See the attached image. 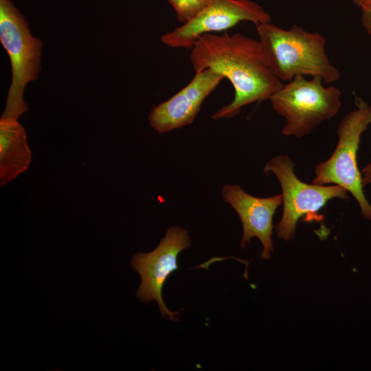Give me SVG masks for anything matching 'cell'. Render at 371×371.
Wrapping results in <instances>:
<instances>
[{
    "label": "cell",
    "mask_w": 371,
    "mask_h": 371,
    "mask_svg": "<svg viewBox=\"0 0 371 371\" xmlns=\"http://www.w3.org/2000/svg\"><path fill=\"white\" fill-rule=\"evenodd\" d=\"M190 61L195 72L210 69L234 89V100L213 120L232 118L247 104L269 100L284 85L271 70L259 41L239 33L202 36L191 48Z\"/></svg>",
    "instance_id": "1"
},
{
    "label": "cell",
    "mask_w": 371,
    "mask_h": 371,
    "mask_svg": "<svg viewBox=\"0 0 371 371\" xmlns=\"http://www.w3.org/2000/svg\"><path fill=\"white\" fill-rule=\"evenodd\" d=\"M259 42L275 76L290 81L297 76L319 77L333 83L340 77L339 70L326 53V40L317 32H308L293 25L284 30L270 22L256 25Z\"/></svg>",
    "instance_id": "2"
},
{
    "label": "cell",
    "mask_w": 371,
    "mask_h": 371,
    "mask_svg": "<svg viewBox=\"0 0 371 371\" xmlns=\"http://www.w3.org/2000/svg\"><path fill=\"white\" fill-rule=\"evenodd\" d=\"M355 104L356 108L339 123V139L333 153L326 161L315 166L312 183L342 186L356 199L363 218L371 220V204L364 194L357 163L361 136L371 124V105L358 96L355 98Z\"/></svg>",
    "instance_id": "3"
},
{
    "label": "cell",
    "mask_w": 371,
    "mask_h": 371,
    "mask_svg": "<svg viewBox=\"0 0 371 371\" xmlns=\"http://www.w3.org/2000/svg\"><path fill=\"white\" fill-rule=\"evenodd\" d=\"M0 41L12 65V78L1 120H18L28 108L23 91L37 78L42 42L31 35L28 24L12 0H0Z\"/></svg>",
    "instance_id": "4"
},
{
    "label": "cell",
    "mask_w": 371,
    "mask_h": 371,
    "mask_svg": "<svg viewBox=\"0 0 371 371\" xmlns=\"http://www.w3.org/2000/svg\"><path fill=\"white\" fill-rule=\"evenodd\" d=\"M322 82L319 77L307 80L297 76L271 96L273 110L286 120L284 135L301 138L338 113L341 91L333 86L326 87Z\"/></svg>",
    "instance_id": "5"
},
{
    "label": "cell",
    "mask_w": 371,
    "mask_h": 371,
    "mask_svg": "<svg viewBox=\"0 0 371 371\" xmlns=\"http://www.w3.org/2000/svg\"><path fill=\"white\" fill-rule=\"evenodd\" d=\"M295 163L288 155H278L267 161L263 172L273 173L280 184L283 203L281 220L276 226L277 236L290 240L295 236L298 221L306 216L317 218V213L333 199L348 200V192L342 186L308 184L294 172Z\"/></svg>",
    "instance_id": "6"
},
{
    "label": "cell",
    "mask_w": 371,
    "mask_h": 371,
    "mask_svg": "<svg viewBox=\"0 0 371 371\" xmlns=\"http://www.w3.org/2000/svg\"><path fill=\"white\" fill-rule=\"evenodd\" d=\"M190 245L188 232L179 226L171 227L154 250L135 254L131 262L142 280L137 298L146 303L155 300L162 317L174 322L178 321L176 315L179 312L167 308L163 300L162 289L170 274L178 269V255Z\"/></svg>",
    "instance_id": "7"
},
{
    "label": "cell",
    "mask_w": 371,
    "mask_h": 371,
    "mask_svg": "<svg viewBox=\"0 0 371 371\" xmlns=\"http://www.w3.org/2000/svg\"><path fill=\"white\" fill-rule=\"evenodd\" d=\"M270 22L264 9L251 0H211L197 14L164 34L161 42L173 48L191 49L202 36L227 30L241 21Z\"/></svg>",
    "instance_id": "8"
},
{
    "label": "cell",
    "mask_w": 371,
    "mask_h": 371,
    "mask_svg": "<svg viewBox=\"0 0 371 371\" xmlns=\"http://www.w3.org/2000/svg\"><path fill=\"white\" fill-rule=\"evenodd\" d=\"M223 78L210 69L196 72L186 87L151 110L148 116L150 126L159 133H164L191 124L204 100Z\"/></svg>",
    "instance_id": "9"
},
{
    "label": "cell",
    "mask_w": 371,
    "mask_h": 371,
    "mask_svg": "<svg viewBox=\"0 0 371 371\" xmlns=\"http://www.w3.org/2000/svg\"><path fill=\"white\" fill-rule=\"evenodd\" d=\"M222 196L238 214L243 225L240 247L245 248L249 240L256 237L262 245L260 256L267 260L274 251L271 238L273 218L282 203V194L260 198L249 194L238 185H225Z\"/></svg>",
    "instance_id": "10"
},
{
    "label": "cell",
    "mask_w": 371,
    "mask_h": 371,
    "mask_svg": "<svg viewBox=\"0 0 371 371\" xmlns=\"http://www.w3.org/2000/svg\"><path fill=\"white\" fill-rule=\"evenodd\" d=\"M31 159L25 128L18 120H0V186L24 172Z\"/></svg>",
    "instance_id": "11"
},
{
    "label": "cell",
    "mask_w": 371,
    "mask_h": 371,
    "mask_svg": "<svg viewBox=\"0 0 371 371\" xmlns=\"http://www.w3.org/2000/svg\"><path fill=\"white\" fill-rule=\"evenodd\" d=\"M176 12L177 19L183 23L205 8L211 0H167Z\"/></svg>",
    "instance_id": "12"
},
{
    "label": "cell",
    "mask_w": 371,
    "mask_h": 371,
    "mask_svg": "<svg viewBox=\"0 0 371 371\" xmlns=\"http://www.w3.org/2000/svg\"><path fill=\"white\" fill-rule=\"evenodd\" d=\"M361 21L366 32L371 36V9L362 10Z\"/></svg>",
    "instance_id": "13"
},
{
    "label": "cell",
    "mask_w": 371,
    "mask_h": 371,
    "mask_svg": "<svg viewBox=\"0 0 371 371\" xmlns=\"http://www.w3.org/2000/svg\"><path fill=\"white\" fill-rule=\"evenodd\" d=\"M363 186L371 184V159L361 170Z\"/></svg>",
    "instance_id": "14"
},
{
    "label": "cell",
    "mask_w": 371,
    "mask_h": 371,
    "mask_svg": "<svg viewBox=\"0 0 371 371\" xmlns=\"http://www.w3.org/2000/svg\"><path fill=\"white\" fill-rule=\"evenodd\" d=\"M359 7L361 10L371 9V0H361Z\"/></svg>",
    "instance_id": "15"
},
{
    "label": "cell",
    "mask_w": 371,
    "mask_h": 371,
    "mask_svg": "<svg viewBox=\"0 0 371 371\" xmlns=\"http://www.w3.org/2000/svg\"><path fill=\"white\" fill-rule=\"evenodd\" d=\"M350 1H352L355 5L359 6L361 0H350Z\"/></svg>",
    "instance_id": "16"
}]
</instances>
